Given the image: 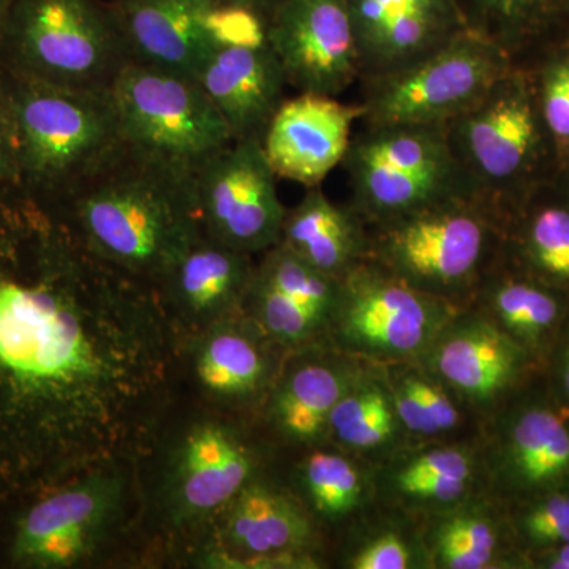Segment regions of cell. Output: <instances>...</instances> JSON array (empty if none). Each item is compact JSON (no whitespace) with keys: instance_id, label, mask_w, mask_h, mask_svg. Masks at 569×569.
I'll list each match as a JSON object with an SVG mask.
<instances>
[{"instance_id":"cell-1","label":"cell","mask_w":569,"mask_h":569,"mask_svg":"<svg viewBox=\"0 0 569 569\" xmlns=\"http://www.w3.org/2000/svg\"><path fill=\"white\" fill-rule=\"evenodd\" d=\"M182 351L156 284L96 257L52 201L0 187V500L138 462Z\"/></svg>"},{"instance_id":"cell-2","label":"cell","mask_w":569,"mask_h":569,"mask_svg":"<svg viewBox=\"0 0 569 569\" xmlns=\"http://www.w3.org/2000/svg\"><path fill=\"white\" fill-rule=\"evenodd\" d=\"M52 203L96 257L156 287L203 233L194 173L123 140Z\"/></svg>"},{"instance_id":"cell-3","label":"cell","mask_w":569,"mask_h":569,"mask_svg":"<svg viewBox=\"0 0 569 569\" xmlns=\"http://www.w3.org/2000/svg\"><path fill=\"white\" fill-rule=\"evenodd\" d=\"M134 463H102L0 500V565L73 569L99 560L129 522Z\"/></svg>"},{"instance_id":"cell-4","label":"cell","mask_w":569,"mask_h":569,"mask_svg":"<svg viewBox=\"0 0 569 569\" xmlns=\"http://www.w3.org/2000/svg\"><path fill=\"white\" fill-rule=\"evenodd\" d=\"M20 152V183L58 200L122 141L110 91L66 88L0 69Z\"/></svg>"},{"instance_id":"cell-5","label":"cell","mask_w":569,"mask_h":569,"mask_svg":"<svg viewBox=\"0 0 569 569\" xmlns=\"http://www.w3.org/2000/svg\"><path fill=\"white\" fill-rule=\"evenodd\" d=\"M370 227L369 258L459 309L473 301L500 238L497 209L478 197L451 198Z\"/></svg>"},{"instance_id":"cell-6","label":"cell","mask_w":569,"mask_h":569,"mask_svg":"<svg viewBox=\"0 0 569 569\" xmlns=\"http://www.w3.org/2000/svg\"><path fill=\"white\" fill-rule=\"evenodd\" d=\"M129 63L108 0H14L0 37V69L107 92Z\"/></svg>"},{"instance_id":"cell-7","label":"cell","mask_w":569,"mask_h":569,"mask_svg":"<svg viewBox=\"0 0 569 569\" xmlns=\"http://www.w3.org/2000/svg\"><path fill=\"white\" fill-rule=\"evenodd\" d=\"M340 167L367 224L458 197H477L452 157L447 127L362 123Z\"/></svg>"},{"instance_id":"cell-8","label":"cell","mask_w":569,"mask_h":569,"mask_svg":"<svg viewBox=\"0 0 569 569\" xmlns=\"http://www.w3.org/2000/svg\"><path fill=\"white\" fill-rule=\"evenodd\" d=\"M459 310L367 257L339 280L328 336L358 361L417 362Z\"/></svg>"},{"instance_id":"cell-9","label":"cell","mask_w":569,"mask_h":569,"mask_svg":"<svg viewBox=\"0 0 569 569\" xmlns=\"http://www.w3.org/2000/svg\"><path fill=\"white\" fill-rule=\"evenodd\" d=\"M509 70L508 51L467 29L408 69L366 80L359 122L447 127Z\"/></svg>"},{"instance_id":"cell-10","label":"cell","mask_w":569,"mask_h":569,"mask_svg":"<svg viewBox=\"0 0 569 569\" xmlns=\"http://www.w3.org/2000/svg\"><path fill=\"white\" fill-rule=\"evenodd\" d=\"M110 96L123 141L194 174L233 142L194 78L129 62Z\"/></svg>"},{"instance_id":"cell-11","label":"cell","mask_w":569,"mask_h":569,"mask_svg":"<svg viewBox=\"0 0 569 569\" xmlns=\"http://www.w3.org/2000/svg\"><path fill=\"white\" fill-rule=\"evenodd\" d=\"M257 475V451L238 427L219 418L190 422L164 456L157 489L163 526L204 533Z\"/></svg>"},{"instance_id":"cell-12","label":"cell","mask_w":569,"mask_h":569,"mask_svg":"<svg viewBox=\"0 0 569 569\" xmlns=\"http://www.w3.org/2000/svg\"><path fill=\"white\" fill-rule=\"evenodd\" d=\"M542 130L538 100L523 78L509 70L477 104L448 123L447 138L473 193L497 209L500 197L537 160Z\"/></svg>"},{"instance_id":"cell-13","label":"cell","mask_w":569,"mask_h":569,"mask_svg":"<svg viewBox=\"0 0 569 569\" xmlns=\"http://www.w3.org/2000/svg\"><path fill=\"white\" fill-rule=\"evenodd\" d=\"M198 567L318 568L316 526L305 503L260 475L242 488L203 533Z\"/></svg>"},{"instance_id":"cell-14","label":"cell","mask_w":569,"mask_h":569,"mask_svg":"<svg viewBox=\"0 0 569 569\" xmlns=\"http://www.w3.org/2000/svg\"><path fill=\"white\" fill-rule=\"evenodd\" d=\"M257 140L233 141L194 174L201 230L220 244L261 254L280 242L287 208Z\"/></svg>"},{"instance_id":"cell-15","label":"cell","mask_w":569,"mask_h":569,"mask_svg":"<svg viewBox=\"0 0 569 569\" xmlns=\"http://www.w3.org/2000/svg\"><path fill=\"white\" fill-rule=\"evenodd\" d=\"M268 43L298 92L339 97L361 80L347 0H284L268 22Z\"/></svg>"},{"instance_id":"cell-16","label":"cell","mask_w":569,"mask_h":569,"mask_svg":"<svg viewBox=\"0 0 569 569\" xmlns=\"http://www.w3.org/2000/svg\"><path fill=\"white\" fill-rule=\"evenodd\" d=\"M526 361V348L481 310L466 307L417 362L460 402L485 411L516 383Z\"/></svg>"},{"instance_id":"cell-17","label":"cell","mask_w":569,"mask_h":569,"mask_svg":"<svg viewBox=\"0 0 569 569\" xmlns=\"http://www.w3.org/2000/svg\"><path fill=\"white\" fill-rule=\"evenodd\" d=\"M347 2L362 81L408 69L470 29L456 0Z\"/></svg>"},{"instance_id":"cell-18","label":"cell","mask_w":569,"mask_h":569,"mask_svg":"<svg viewBox=\"0 0 569 569\" xmlns=\"http://www.w3.org/2000/svg\"><path fill=\"white\" fill-rule=\"evenodd\" d=\"M361 116V104L325 93L298 92L284 99L261 140L277 178L307 189L320 186L346 159Z\"/></svg>"},{"instance_id":"cell-19","label":"cell","mask_w":569,"mask_h":569,"mask_svg":"<svg viewBox=\"0 0 569 569\" xmlns=\"http://www.w3.org/2000/svg\"><path fill=\"white\" fill-rule=\"evenodd\" d=\"M186 340L194 381L209 399L236 408L266 402L284 350L252 318L239 310Z\"/></svg>"},{"instance_id":"cell-20","label":"cell","mask_w":569,"mask_h":569,"mask_svg":"<svg viewBox=\"0 0 569 569\" xmlns=\"http://www.w3.org/2000/svg\"><path fill=\"white\" fill-rule=\"evenodd\" d=\"M257 261L201 233L157 284L179 331L192 337L242 310Z\"/></svg>"},{"instance_id":"cell-21","label":"cell","mask_w":569,"mask_h":569,"mask_svg":"<svg viewBox=\"0 0 569 569\" xmlns=\"http://www.w3.org/2000/svg\"><path fill=\"white\" fill-rule=\"evenodd\" d=\"M129 62L194 78L216 48L211 0H108Z\"/></svg>"},{"instance_id":"cell-22","label":"cell","mask_w":569,"mask_h":569,"mask_svg":"<svg viewBox=\"0 0 569 569\" xmlns=\"http://www.w3.org/2000/svg\"><path fill=\"white\" fill-rule=\"evenodd\" d=\"M194 80L223 119L233 141L263 140L269 122L287 99V77L268 41L219 44Z\"/></svg>"},{"instance_id":"cell-23","label":"cell","mask_w":569,"mask_h":569,"mask_svg":"<svg viewBox=\"0 0 569 569\" xmlns=\"http://www.w3.org/2000/svg\"><path fill=\"white\" fill-rule=\"evenodd\" d=\"M312 348L296 350L282 365L266 411L284 440L318 447L328 440L329 418L362 366L342 351Z\"/></svg>"},{"instance_id":"cell-24","label":"cell","mask_w":569,"mask_h":569,"mask_svg":"<svg viewBox=\"0 0 569 569\" xmlns=\"http://www.w3.org/2000/svg\"><path fill=\"white\" fill-rule=\"evenodd\" d=\"M493 460L500 488L538 497L569 479V426L546 406L522 408L505 422Z\"/></svg>"},{"instance_id":"cell-25","label":"cell","mask_w":569,"mask_h":569,"mask_svg":"<svg viewBox=\"0 0 569 569\" xmlns=\"http://www.w3.org/2000/svg\"><path fill=\"white\" fill-rule=\"evenodd\" d=\"M280 244L340 280L369 257L370 233L353 206L335 203L318 186L310 187L293 209H287Z\"/></svg>"},{"instance_id":"cell-26","label":"cell","mask_w":569,"mask_h":569,"mask_svg":"<svg viewBox=\"0 0 569 569\" xmlns=\"http://www.w3.org/2000/svg\"><path fill=\"white\" fill-rule=\"evenodd\" d=\"M477 477L473 449L440 445L395 460L385 470L381 486L399 507L433 516L470 498Z\"/></svg>"},{"instance_id":"cell-27","label":"cell","mask_w":569,"mask_h":569,"mask_svg":"<svg viewBox=\"0 0 569 569\" xmlns=\"http://www.w3.org/2000/svg\"><path fill=\"white\" fill-rule=\"evenodd\" d=\"M383 367H361L329 418L328 440L355 455H387L406 437Z\"/></svg>"},{"instance_id":"cell-28","label":"cell","mask_w":569,"mask_h":569,"mask_svg":"<svg viewBox=\"0 0 569 569\" xmlns=\"http://www.w3.org/2000/svg\"><path fill=\"white\" fill-rule=\"evenodd\" d=\"M501 539L492 508L470 497L433 515L422 542L429 568L488 569L500 563Z\"/></svg>"},{"instance_id":"cell-29","label":"cell","mask_w":569,"mask_h":569,"mask_svg":"<svg viewBox=\"0 0 569 569\" xmlns=\"http://www.w3.org/2000/svg\"><path fill=\"white\" fill-rule=\"evenodd\" d=\"M471 305L526 350L541 346L563 317V305L548 287L523 277L497 274L493 268Z\"/></svg>"},{"instance_id":"cell-30","label":"cell","mask_w":569,"mask_h":569,"mask_svg":"<svg viewBox=\"0 0 569 569\" xmlns=\"http://www.w3.org/2000/svg\"><path fill=\"white\" fill-rule=\"evenodd\" d=\"M296 479L307 511L325 522H342L367 503L366 473L343 452L331 449L310 452L298 467Z\"/></svg>"},{"instance_id":"cell-31","label":"cell","mask_w":569,"mask_h":569,"mask_svg":"<svg viewBox=\"0 0 569 569\" xmlns=\"http://www.w3.org/2000/svg\"><path fill=\"white\" fill-rule=\"evenodd\" d=\"M383 370L407 436L432 440L458 429L462 422L458 399L425 367L396 362Z\"/></svg>"},{"instance_id":"cell-32","label":"cell","mask_w":569,"mask_h":569,"mask_svg":"<svg viewBox=\"0 0 569 569\" xmlns=\"http://www.w3.org/2000/svg\"><path fill=\"white\" fill-rule=\"evenodd\" d=\"M519 252L531 271L557 284H569V208L542 206L527 220Z\"/></svg>"},{"instance_id":"cell-33","label":"cell","mask_w":569,"mask_h":569,"mask_svg":"<svg viewBox=\"0 0 569 569\" xmlns=\"http://www.w3.org/2000/svg\"><path fill=\"white\" fill-rule=\"evenodd\" d=\"M468 28L511 50L523 36L537 28L560 6L561 0H456Z\"/></svg>"},{"instance_id":"cell-34","label":"cell","mask_w":569,"mask_h":569,"mask_svg":"<svg viewBox=\"0 0 569 569\" xmlns=\"http://www.w3.org/2000/svg\"><path fill=\"white\" fill-rule=\"evenodd\" d=\"M351 569L429 568L425 542L407 537L402 530L385 527L367 535L347 556Z\"/></svg>"},{"instance_id":"cell-35","label":"cell","mask_w":569,"mask_h":569,"mask_svg":"<svg viewBox=\"0 0 569 569\" xmlns=\"http://www.w3.org/2000/svg\"><path fill=\"white\" fill-rule=\"evenodd\" d=\"M519 538L531 549L556 548L569 541V490L553 489L535 497L516 518Z\"/></svg>"},{"instance_id":"cell-36","label":"cell","mask_w":569,"mask_h":569,"mask_svg":"<svg viewBox=\"0 0 569 569\" xmlns=\"http://www.w3.org/2000/svg\"><path fill=\"white\" fill-rule=\"evenodd\" d=\"M539 111L557 148L569 149V56L549 63L541 78Z\"/></svg>"},{"instance_id":"cell-37","label":"cell","mask_w":569,"mask_h":569,"mask_svg":"<svg viewBox=\"0 0 569 569\" xmlns=\"http://www.w3.org/2000/svg\"><path fill=\"white\" fill-rule=\"evenodd\" d=\"M20 183V152L9 93L0 77V187Z\"/></svg>"},{"instance_id":"cell-38","label":"cell","mask_w":569,"mask_h":569,"mask_svg":"<svg viewBox=\"0 0 569 569\" xmlns=\"http://www.w3.org/2000/svg\"><path fill=\"white\" fill-rule=\"evenodd\" d=\"M211 2L216 7H236V9L253 11L269 22L284 0H211Z\"/></svg>"},{"instance_id":"cell-39","label":"cell","mask_w":569,"mask_h":569,"mask_svg":"<svg viewBox=\"0 0 569 569\" xmlns=\"http://www.w3.org/2000/svg\"><path fill=\"white\" fill-rule=\"evenodd\" d=\"M538 563L539 568L569 569V541L545 550Z\"/></svg>"},{"instance_id":"cell-40","label":"cell","mask_w":569,"mask_h":569,"mask_svg":"<svg viewBox=\"0 0 569 569\" xmlns=\"http://www.w3.org/2000/svg\"><path fill=\"white\" fill-rule=\"evenodd\" d=\"M557 373H559L561 391H563L565 399L569 402V337L565 342L563 350H561Z\"/></svg>"},{"instance_id":"cell-41","label":"cell","mask_w":569,"mask_h":569,"mask_svg":"<svg viewBox=\"0 0 569 569\" xmlns=\"http://www.w3.org/2000/svg\"><path fill=\"white\" fill-rule=\"evenodd\" d=\"M14 0H0V37H2L3 28L6 22L9 20L11 7H13Z\"/></svg>"},{"instance_id":"cell-42","label":"cell","mask_w":569,"mask_h":569,"mask_svg":"<svg viewBox=\"0 0 569 569\" xmlns=\"http://www.w3.org/2000/svg\"><path fill=\"white\" fill-rule=\"evenodd\" d=\"M567 2L569 3V0H567Z\"/></svg>"}]
</instances>
